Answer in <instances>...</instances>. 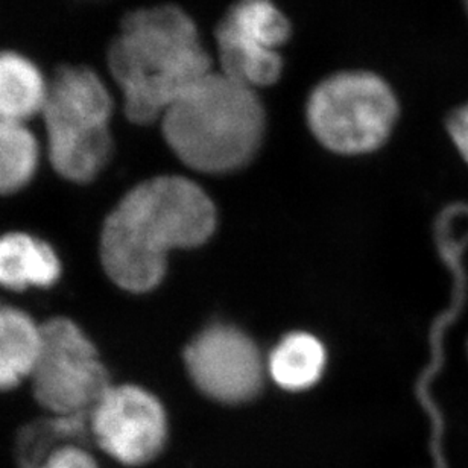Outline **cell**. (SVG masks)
Listing matches in <instances>:
<instances>
[{"label": "cell", "mask_w": 468, "mask_h": 468, "mask_svg": "<svg viewBox=\"0 0 468 468\" xmlns=\"http://www.w3.org/2000/svg\"><path fill=\"white\" fill-rule=\"evenodd\" d=\"M217 224L215 204L195 181L176 176L144 181L105 218L100 245L105 274L126 292H149L166 275L169 251L203 245Z\"/></svg>", "instance_id": "cell-1"}, {"label": "cell", "mask_w": 468, "mask_h": 468, "mask_svg": "<svg viewBox=\"0 0 468 468\" xmlns=\"http://www.w3.org/2000/svg\"><path fill=\"white\" fill-rule=\"evenodd\" d=\"M107 61L121 90L123 113L137 125L162 121L174 102L213 70L198 27L176 5L125 16Z\"/></svg>", "instance_id": "cell-2"}, {"label": "cell", "mask_w": 468, "mask_h": 468, "mask_svg": "<svg viewBox=\"0 0 468 468\" xmlns=\"http://www.w3.org/2000/svg\"><path fill=\"white\" fill-rule=\"evenodd\" d=\"M166 144L194 171L227 174L251 162L265 135L257 90L212 70L162 117Z\"/></svg>", "instance_id": "cell-3"}, {"label": "cell", "mask_w": 468, "mask_h": 468, "mask_svg": "<svg viewBox=\"0 0 468 468\" xmlns=\"http://www.w3.org/2000/svg\"><path fill=\"white\" fill-rule=\"evenodd\" d=\"M113 96L87 66H64L49 80L45 110L50 166L64 180L86 185L101 176L113 155L110 131Z\"/></svg>", "instance_id": "cell-4"}, {"label": "cell", "mask_w": 468, "mask_h": 468, "mask_svg": "<svg viewBox=\"0 0 468 468\" xmlns=\"http://www.w3.org/2000/svg\"><path fill=\"white\" fill-rule=\"evenodd\" d=\"M391 87L376 73L350 70L325 78L307 100L312 134L324 148L359 155L380 148L399 119Z\"/></svg>", "instance_id": "cell-5"}, {"label": "cell", "mask_w": 468, "mask_h": 468, "mask_svg": "<svg viewBox=\"0 0 468 468\" xmlns=\"http://www.w3.org/2000/svg\"><path fill=\"white\" fill-rule=\"evenodd\" d=\"M29 378L37 403L58 417H89L112 387L95 344L64 316L41 324L40 355Z\"/></svg>", "instance_id": "cell-6"}, {"label": "cell", "mask_w": 468, "mask_h": 468, "mask_svg": "<svg viewBox=\"0 0 468 468\" xmlns=\"http://www.w3.org/2000/svg\"><path fill=\"white\" fill-rule=\"evenodd\" d=\"M291 32L288 17L272 0H238L215 31L219 72L254 90L272 86L283 72L279 49Z\"/></svg>", "instance_id": "cell-7"}, {"label": "cell", "mask_w": 468, "mask_h": 468, "mask_svg": "<svg viewBox=\"0 0 468 468\" xmlns=\"http://www.w3.org/2000/svg\"><path fill=\"white\" fill-rule=\"evenodd\" d=\"M91 441L123 467L153 464L169 435L157 397L135 385H112L89 415Z\"/></svg>", "instance_id": "cell-8"}, {"label": "cell", "mask_w": 468, "mask_h": 468, "mask_svg": "<svg viewBox=\"0 0 468 468\" xmlns=\"http://www.w3.org/2000/svg\"><path fill=\"white\" fill-rule=\"evenodd\" d=\"M185 362L199 391L219 403L250 401L263 385L261 351L233 325L203 330L186 348Z\"/></svg>", "instance_id": "cell-9"}, {"label": "cell", "mask_w": 468, "mask_h": 468, "mask_svg": "<svg viewBox=\"0 0 468 468\" xmlns=\"http://www.w3.org/2000/svg\"><path fill=\"white\" fill-rule=\"evenodd\" d=\"M458 217V204H452L451 207L442 210L435 222V238H437L438 250L441 252V257L446 261L447 266L451 268L452 274L455 277V303L452 311H447L442 314L435 324L432 325L431 330V343H432V362L429 365L428 368L424 369L423 374L420 376L419 383H417V399L423 406V410L428 412L432 421V451L433 456L437 464L441 467L444 465V458H442V432H444V421L441 419V412L437 408V403L433 401L432 396L429 394L431 389V383L433 378L437 376L438 371L442 367L444 362V353H442V335L447 325L451 324L452 321L456 320V316L461 312L463 303H464L465 283H467V275L464 274V268L461 263V254L464 251L465 245H468L467 238L460 239L452 238V222L455 221Z\"/></svg>", "instance_id": "cell-10"}, {"label": "cell", "mask_w": 468, "mask_h": 468, "mask_svg": "<svg viewBox=\"0 0 468 468\" xmlns=\"http://www.w3.org/2000/svg\"><path fill=\"white\" fill-rule=\"evenodd\" d=\"M61 271L58 254L43 239L18 231L0 236V286L5 289L52 288Z\"/></svg>", "instance_id": "cell-11"}, {"label": "cell", "mask_w": 468, "mask_h": 468, "mask_svg": "<svg viewBox=\"0 0 468 468\" xmlns=\"http://www.w3.org/2000/svg\"><path fill=\"white\" fill-rule=\"evenodd\" d=\"M49 80L27 55L0 50V119L23 122L41 116Z\"/></svg>", "instance_id": "cell-12"}, {"label": "cell", "mask_w": 468, "mask_h": 468, "mask_svg": "<svg viewBox=\"0 0 468 468\" xmlns=\"http://www.w3.org/2000/svg\"><path fill=\"white\" fill-rule=\"evenodd\" d=\"M41 348V324L27 312L0 306V391L31 378Z\"/></svg>", "instance_id": "cell-13"}, {"label": "cell", "mask_w": 468, "mask_h": 468, "mask_svg": "<svg viewBox=\"0 0 468 468\" xmlns=\"http://www.w3.org/2000/svg\"><path fill=\"white\" fill-rule=\"evenodd\" d=\"M325 348L314 335L295 332L280 341L271 353V378L286 391H304L314 387L324 371Z\"/></svg>", "instance_id": "cell-14"}, {"label": "cell", "mask_w": 468, "mask_h": 468, "mask_svg": "<svg viewBox=\"0 0 468 468\" xmlns=\"http://www.w3.org/2000/svg\"><path fill=\"white\" fill-rule=\"evenodd\" d=\"M40 163V144L23 122L0 119V195L27 187Z\"/></svg>", "instance_id": "cell-15"}, {"label": "cell", "mask_w": 468, "mask_h": 468, "mask_svg": "<svg viewBox=\"0 0 468 468\" xmlns=\"http://www.w3.org/2000/svg\"><path fill=\"white\" fill-rule=\"evenodd\" d=\"M34 468H101L86 442H66L48 452Z\"/></svg>", "instance_id": "cell-16"}, {"label": "cell", "mask_w": 468, "mask_h": 468, "mask_svg": "<svg viewBox=\"0 0 468 468\" xmlns=\"http://www.w3.org/2000/svg\"><path fill=\"white\" fill-rule=\"evenodd\" d=\"M447 131L452 142L460 151L464 162L468 165V102L461 105L447 119Z\"/></svg>", "instance_id": "cell-17"}, {"label": "cell", "mask_w": 468, "mask_h": 468, "mask_svg": "<svg viewBox=\"0 0 468 468\" xmlns=\"http://www.w3.org/2000/svg\"><path fill=\"white\" fill-rule=\"evenodd\" d=\"M464 2L465 11H467L468 14V0H463Z\"/></svg>", "instance_id": "cell-18"}, {"label": "cell", "mask_w": 468, "mask_h": 468, "mask_svg": "<svg viewBox=\"0 0 468 468\" xmlns=\"http://www.w3.org/2000/svg\"><path fill=\"white\" fill-rule=\"evenodd\" d=\"M467 350H468V344H467Z\"/></svg>", "instance_id": "cell-19"}]
</instances>
